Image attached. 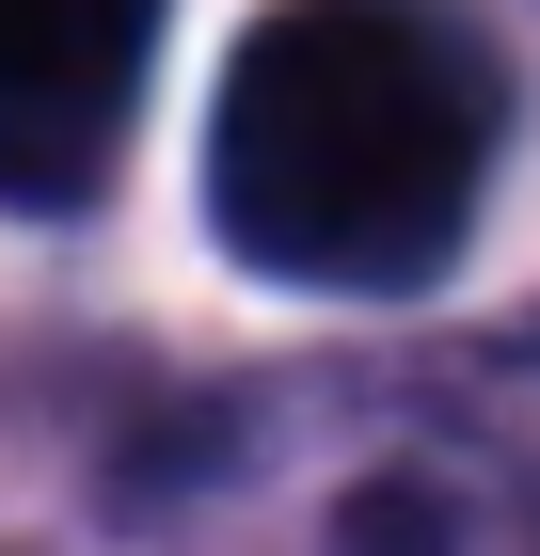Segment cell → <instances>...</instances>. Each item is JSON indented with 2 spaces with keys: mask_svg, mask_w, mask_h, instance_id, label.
<instances>
[{
  "mask_svg": "<svg viewBox=\"0 0 540 556\" xmlns=\"http://www.w3.org/2000/svg\"><path fill=\"white\" fill-rule=\"evenodd\" d=\"M508 96L461 16L429 0H271L208 112V223L223 255L318 302L429 287L477 223Z\"/></svg>",
  "mask_w": 540,
  "mask_h": 556,
  "instance_id": "obj_1",
  "label": "cell"
},
{
  "mask_svg": "<svg viewBox=\"0 0 540 556\" xmlns=\"http://www.w3.org/2000/svg\"><path fill=\"white\" fill-rule=\"evenodd\" d=\"M160 0H0V207H80L127 160Z\"/></svg>",
  "mask_w": 540,
  "mask_h": 556,
  "instance_id": "obj_2",
  "label": "cell"
}]
</instances>
